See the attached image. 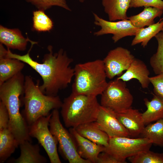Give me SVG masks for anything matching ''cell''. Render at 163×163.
Masks as SVG:
<instances>
[{"mask_svg": "<svg viewBox=\"0 0 163 163\" xmlns=\"http://www.w3.org/2000/svg\"><path fill=\"white\" fill-rule=\"evenodd\" d=\"M94 24L99 26L101 29L94 33V35L99 36L111 34L114 43L127 36H135L140 28L134 26L128 19L118 21H110L105 20L97 14L93 13Z\"/></svg>", "mask_w": 163, "mask_h": 163, "instance_id": "cell-10", "label": "cell"}, {"mask_svg": "<svg viewBox=\"0 0 163 163\" xmlns=\"http://www.w3.org/2000/svg\"><path fill=\"white\" fill-rule=\"evenodd\" d=\"M141 135L151 140L152 144L163 148V119L147 125Z\"/></svg>", "mask_w": 163, "mask_h": 163, "instance_id": "cell-25", "label": "cell"}, {"mask_svg": "<svg viewBox=\"0 0 163 163\" xmlns=\"http://www.w3.org/2000/svg\"><path fill=\"white\" fill-rule=\"evenodd\" d=\"M52 113L42 117L29 126L30 137L36 138L43 148L51 163H61L57 150L58 141L52 134L49 127Z\"/></svg>", "mask_w": 163, "mask_h": 163, "instance_id": "cell-9", "label": "cell"}, {"mask_svg": "<svg viewBox=\"0 0 163 163\" xmlns=\"http://www.w3.org/2000/svg\"><path fill=\"white\" fill-rule=\"evenodd\" d=\"M135 58L128 49L117 47L110 51L103 60L107 78L119 76L127 70Z\"/></svg>", "mask_w": 163, "mask_h": 163, "instance_id": "cell-11", "label": "cell"}, {"mask_svg": "<svg viewBox=\"0 0 163 163\" xmlns=\"http://www.w3.org/2000/svg\"><path fill=\"white\" fill-rule=\"evenodd\" d=\"M131 0H102L104 11L109 21L128 19L127 11L130 8Z\"/></svg>", "mask_w": 163, "mask_h": 163, "instance_id": "cell-19", "label": "cell"}, {"mask_svg": "<svg viewBox=\"0 0 163 163\" xmlns=\"http://www.w3.org/2000/svg\"><path fill=\"white\" fill-rule=\"evenodd\" d=\"M39 10L33 11V29L38 32L49 31L53 28V23L51 19L45 13Z\"/></svg>", "mask_w": 163, "mask_h": 163, "instance_id": "cell-27", "label": "cell"}, {"mask_svg": "<svg viewBox=\"0 0 163 163\" xmlns=\"http://www.w3.org/2000/svg\"><path fill=\"white\" fill-rule=\"evenodd\" d=\"M158 43L156 52L151 57L149 63L156 75L163 73V31H160L155 36Z\"/></svg>", "mask_w": 163, "mask_h": 163, "instance_id": "cell-26", "label": "cell"}, {"mask_svg": "<svg viewBox=\"0 0 163 163\" xmlns=\"http://www.w3.org/2000/svg\"><path fill=\"white\" fill-rule=\"evenodd\" d=\"M155 94L163 98V73L149 77Z\"/></svg>", "mask_w": 163, "mask_h": 163, "instance_id": "cell-31", "label": "cell"}, {"mask_svg": "<svg viewBox=\"0 0 163 163\" xmlns=\"http://www.w3.org/2000/svg\"><path fill=\"white\" fill-rule=\"evenodd\" d=\"M150 72L145 63L135 58L126 72L117 78L126 82L133 79H137L143 88H147L150 83Z\"/></svg>", "mask_w": 163, "mask_h": 163, "instance_id": "cell-16", "label": "cell"}, {"mask_svg": "<svg viewBox=\"0 0 163 163\" xmlns=\"http://www.w3.org/2000/svg\"><path fill=\"white\" fill-rule=\"evenodd\" d=\"M163 20L154 23L145 28H140L132 41L131 45L133 46L139 43L145 48L150 40L162 30Z\"/></svg>", "mask_w": 163, "mask_h": 163, "instance_id": "cell-24", "label": "cell"}, {"mask_svg": "<svg viewBox=\"0 0 163 163\" xmlns=\"http://www.w3.org/2000/svg\"><path fill=\"white\" fill-rule=\"evenodd\" d=\"M116 117L127 129L129 136L135 137L141 135L145 127L142 113L130 107L124 111L116 113Z\"/></svg>", "mask_w": 163, "mask_h": 163, "instance_id": "cell-14", "label": "cell"}, {"mask_svg": "<svg viewBox=\"0 0 163 163\" xmlns=\"http://www.w3.org/2000/svg\"><path fill=\"white\" fill-rule=\"evenodd\" d=\"M40 85L39 80L35 83L30 76H25L23 114L29 126L40 118L49 115L51 110L61 108L62 104L59 96L44 94Z\"/></svg>", "mask_w": 163, "mask_h": 163, "instance_id": "cell-3", "label": "cell"}, {"mask_svg": "<svg viewBox=\"0 0 163 163\" xmlns=\"http://www.w3.org/2000/svg\"><path fill=\"white\" fill-rule=\"evenodd\" d=\"M127 159L132 163H163V153L155 152L149 150Z\"/></svg>", "mask_w": 163, "mask_h": 163, "instance_id": "cell-28", "label": "cell"}, {"mask_svg": "<svg viewBox=\"0 0 163 163\" xmlns=\"http://www.w3.org/2000/svg\"><path fill=\"white\" fill-rule=\"evenodd\" d=\"M34 44L26 54L21 55L12 53L7 49L6 56L8 58L19 60L28 65L40 76L43 84L40 85L41 91L50 96L57 95L59 91L67 88L74 77V68L71 65L73 59L68 56L62 49L54 53L53 47L49 45V53L44 56L42 62L34 61L30 56V52Z\"/></svg>", "mask_w": 163, "mask_h": 163, "instance_id": "cell-1", "label": "cell"}, {"mask_svg": "<svg viewBox=\"0 0 163 163\" xmlns=\"http://www.w3.org/2000/svg\"><path fill=\"white\" fill-rule=\"evenodd\" d=\"M28 42L31 44L37 43L28 38H25L18 28L10 29L0 25V43L6 46L7 49L24 51L26 49Z\"/></svg>", "mask_w": 163, "mask_h": 163, "instance_id": "cell-15", "label": "cell"}, {"mask_svg": "<svg viewBox=\"0 0 163 163\" xmlns=\"http://www.w3.org/2000/svg\"><path fill=\"white\" fill-rule=\"evenodd\" d=\"M25 76L21 72L0 85V99L7 110L9 117L8 127L19 145L31 141L29 126L20 111V96L24 95Z\"/></svg>", "mask_w": 163, "mask_h": 163, "instance_id": "cell-2", "label": "cell"}, {"mask_svg": "<svg viewBox=\"0 0 163 163\" xmlns=\"http://www.w3.org/2000/svg\"><path fill=\"white\" fill-rule=\"evenodd\" d=\"M161 31H163V29H162Z\"/></svg>", "mask_w": 163, "mask_h": 163, "instance_id": "cell-35", "label": "cell"}, {"mask_svg": "<svg viewBox=\"0 0 163 163\" xmlns=\"http://www.w3.org/2000/svg\"><path fill=\"white\" fill-rule=\"evenodd\" d=\"M85 0H79V1L83 3L85 1Z\"/></svg>", "mask_w": 163, "mask_h": 163, "instance_id": "cell-34", "label": "cell"}, {"mask_svg": "<svg viewBox=\"0 0 163 163\" xmlns=\"http://www.w3.org/2000/svg\"><path fill=\"white\" fill-rule=\"evenodd\" d=\"M19 144L8 127L0 129V163L5 162Z\"/></svg>", "mask_w": 163, "mask_h": 163, "instance_id": "cell-22", "label": "cell"}, {"mask_svg": "<svg viewBox=\"0 0 163 163\" xmlns=\"http://www.w3.org/2000/svg\"><path fill=\"white\" fill-rule=\"evenodd\" d=\"M35 6L38 9L45 11L53 6L62 8L69 11H71L66 0H25Z\"/></svg>", "mask_w": 163, "mask_h": 163, "instance_id": "cell-29", "label": "cell"}, {"mask_svg": "<svg viewBox=\"0 0 163 163\" xmlns=\"http://www.w3.org/2000/svg\"><path fill=\"white\" fill-rule=\"evenodd\" d=\"M100 105L97 97L72 92L64 99L61 107V114L65 126L75 128L95 121Z\"/></svg>", "mask_w": 163, "mask_h": 163, "instance_id": "cell-5", "label": "cell"}, {"mask_svg": "<svg viewBox=\"0 0 163 163\" xmlns=\"http://www.w3.org/2000/svg\"><path fill=\"white\" fill-rule=\"evenodd\" d=\"M9 117L5 105L0 101V129L8 127Z\"/></svg>", "mask_w": 163, "mask_h": 163, "instance_id": "cell-32", "label": "cell"}, {"mask_svg": "<svg viewBox=\"0 0 163 163\" xmlns=\"http://www.w3.org/2000/svg\"><path fill=\"white\" fill-rule=\"evenodd\" d=\"M81 136L97 144L107 146L110 137L100 128L95 121L87 123L74 128Z\"/></svg>", "mask_w": 163, "mask_h": 163, "instance_id": "cell-18", "label": "cell"}, {"mask_svg": "<svg viewBox=\"0 0 163 163\" xmlns=\"http://www.w3.org/2000/svg\"><path fill=\"white\" fill-rule=\"evenodd\" d=\"M163 13L162 9L152 7H145L141 12L128 17V19L135 27L141 28L155 23L154 19L160 17Z\"/></svg>", "mask_w": 163, "mask_h": 163, "instance_id": "cell-23", "label": "cell"}, {"mask_svg": "<svg viewBox=\"0 0 163 163\" xmlns=\"http://www.w3.org/2000/svg\"><path fill=\"white\" fill-rule=\"evenodd\" d=\"M72 92L97 97L101 95L108 82L103 60L76 64Z\"/></svg>", "mask_w": 163, "mask_h": 163, "instance_id": "cell-4", "label": "cell"}, {"mask_svg": "<svg viewBox=\"0 0 163 163\" xmlns=\"http://www.w3.org/2000/svg\"><path fill=\"white\" fill-rule=\"evenodd\" d=\"M51 113L49 129L56 139L59 144V150L64 158L70 163H91L78 155L73 137L61 122L58 109L53 110Z\"/></svg>", "mask_w": 163, "mask_h": 163, "instance_id": "cell-7", "label": "cell"}, {"mask_svg": "<svg viewBox=\"0 0 163 163\" xmlns=\"http://www.w3.org/2000/svg\"><path fill=\"white\" fill-rule=\"evenodd\" d=\"M152 144L151 140L144 137L130 138L114 137L110 138L108 144L105 147L104 152L111 155L120 163H126L127 158L150 150Z\"/></svg>", "mask_w": 163, "mask_h": 163, "instance_id": "cell-6", "label": "cell"}, {"mask_svg": "<svg viewBox=\"0 0 163 163\" xmlns=\"http://www.w3.org/2000/svg\"><path fill=\"white\" fill-rule=\"evenodd\" d=\"M20 155L12 161L16 163H46V158L40 153L38 144H32L30 141H25L19 145Z\"/></svg>", "mask_w": 163, "mask_h": 163, "instance_id": "cell-20", "label": "cell"}, {"mask_svg": "<svg viewBox=\"0 0 163 163\" xmlns=\"http://www.w3.org/2000/svg\"><path fill=\"white\" fill-rule=\"evenodd\" d=\"M69 131L75 141L79 156L91 163H97L98 156L100 153L104 151L105 146L95 143L81 136L74 128H70Z\"/></svg>", "mask_w": 163, "mask_h": 163, "instance_id": "cell-13", "label": "cell"}, {"mask_svg": "<svg viewBox=\"0 0 163 163\" xmlns=\"http://www.w3.org/2000/svg\"><path fill=\"white\" fill-rule=\"evenodd\" d=\"M101 95L100 105L120 113L131 107L133 97L125 82L116 78L110 81Z\"/></svg>", "mask_w": 163, "mask_h": 163, "instance_id": "cell-8", "label": "cell"}, {"mask_svg": "<svg viewBox=\"0 0 163 163\" xmlns=\"http://www.w3.org/2000/svg\"><path fill=\"white\" fill-rule=\"evenodd\" d=\"M147 110L142 113L145 125L163 119V98L154 94L151 101L147 98L144 99Z\"/></svg>", "mask_w": 163, "mask_h": 163, "instance_id": "cell-21", "label": "cell"}, {"mask_svg": "<svg viewBox=\"0 0 163 163\" xmlns=\"http://www.w3.org/2000/svg\"><path fill=\"white\" fill-rule=\"evenodd\" d=\"M7 52L3 46H0V85L21 72L25 66L21 61L7 57Z\"/></svg>", "mask_w": 163, "mask_h": 163, "instance_id": "cell-17", "label": "cell"}, {"mask_svg": "<svg viewBox=\"0 0 163 163\" xmlns=\"http://www.w3.org/2000/svg\"><path fill=\"white\" fill-rule=\"evenodd\" d=\"M95 122L110 138L129 136L127 129L117 119L116 113L101 105Z\"/></svg>", "mask_w": 163, "mask_h": 163, "instance_id": "cell-12", "label": "cell"}, {"mask_svg": "<svg viewBox=\"0 0 163 163\" xmlns=\"http://www.w3.org/2000/svg\"><path fill=\"white\" fill-rule=\"evenodd\" d=\"M152 7L163 10L162 0H131L130 8Z\"/></svg>", "mask_w": 163, "mask_h": 163, "instance_id": "cell-30", "label": "cell"}, {"mask_svg": "<svg viewBox=\"0 0 163 163\" xmlns=\"http://www.w3.org/2000/svg\"><path fill=\"white\" fill-rule=\"evenodd\" d=\"M97 163H120L111 155L105 152L98 155Z\"/></svg>", "mask_w": 163, "mask_h": 163, "instance_id": "cell-33", "label": "cell"}]
</instances>
